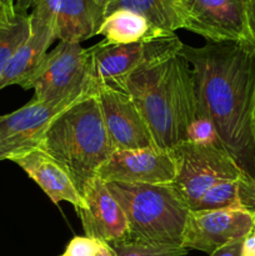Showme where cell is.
I'll list each match as a JSON object with an SVG mask.
<instances>
[{"mask_svg": "<svg viewBox=\"0 0 255 256\" xmlns=\"http://www.w3.org/2000/svg\"><path fill=\"white\" fill-rule=\"evenodd\" d=\"M198 112L214 126L222 149L244 174L255 178V52L249 42L182 44Z\"/></svg>", "mask_w": 255, "mask_h": 256, "instance_id": "obj_1", "label": "cell"}, {"mask_svg": "<svg viewBox=\"0 0 255 256\" xmlns=\"http://www.w3.org/2000/svg\"><path fill=\"white\" fill-rule=\"evenodd\" d=\"M180 49L145 62L122 89L134 100L156 148L168 152L186 142L198 114L192 68Z\"/></svg>", "mask_w": 255, "mask_h": 256, "instance_id": "obj_2", "label": "cell"}, {"mask_svg": "<svg viewBox=\"0 0 255 256\" xmlns=\"http://www.w3.org/2000/svg\"><path fill=\"white\" fill-rule=\"evenodd\" d=\"M95 92H86L62 110L39 145L64 168L80 194L115 152Z\"/></svg>", "mask_w": 255, "mask_h": 256, "instance_id": "obj_3", "label": "cell"}, {"mask_svg": "<svg viewBox=\"0 0 255 256\" xmlns=\"http://www.w3.org/2000/svg\"><path fill=\"white\" fill-rule=\"evenodd\" d=\"M124 212L128 240L154 246L182 248L189 206L170 184L106 182Z\"/></svg>", "mask_w": 255, "mask_h": 256, "instance_id": "obj_4", "label": "cell"}, {"mask_svg": "<svg viewBox=\"0 0 255 256\" xmlns=\"http://www.w3.org/2000/svg\"><path fill=\"white\" fill-rule=\"evenodd\" d=\"M170 152L175 162V178L170 185L190 210L196 209L210 189L244 175L220 146L185 142Z\"/></svg>", "mask_w": 255, "mask_h": 256, "instance_id": "obj_5", "label": "cell"}, {"mask_svg": "<svg viewBox=\"0 0 255 256\" xmlns=\"http://www.w3.org/2000/svg\"><path fill=\"white\" fill-rule=\"evenodd\" d=\"M29 89L40 102L78 98L96 89L90 72L89 50L79 42H59L32 78Z\"/></svg>", "mask_w": 255, "mask_h": 256, "instance_id": "obj_6", "label": "cell"}, {"mask_svg": "<svg viewBox=\"0 0 255 256\" xmlns=\"http://www.w3.org/2000/svg\"><path fill=\"white\" fill-rule=\"evenodd\" d=\"M249 0H178L182 29L208 42H250Z\"/></svg>", "mask_w": 255, "mask_h": 256, "instance_id": "obj_7", "label": "cell"}, {"mask_svg": "<svg viewBox=\"0 0 255 256\" xmlns=\"http://www.w3.org/2000/svg\"><path fill=\"white\" fill-rule=\"evenodd\" d=\"M182 42L178 35L149 42L105 45L102 42L89 48L90 72L96 86L124 89L130 75L142 65L170 50L180 49Z\"/></svg>", "mask_w": 255, "mask_h": 256, "instance_id": "obj_8", "label": "cell"}, {"mask_svg": "<svg viewBox=\"0 0 255 256\" xmlns=\"http://www.w3.org/2000/svg\"><path fill=\"white\" fill-rule=\"evenodd\" d=\"M82 95L52 102L32 99L20 109L0 116V162L39 148L55 118Z\"/></svg>", "mask_w": 255, "mask_h": 256, "instance_id": "obj_9", "label": "cell"}, {"mask_svg": "<svg viewBox=\"0 0 255 256\" xmlns=\"http://www.w3.org/2000/svg\"><path fill=\"white\" fill-rule=\"evenodd\" d=\"M252 226L254 216L240 210H190L182 246L212 255L229 242L249 236Z\"/></svg>", "mask_w": 255, "mask_h": 256, "instance_id": "obj_10", "label": "cell"}, {"mask_svg": "<svg viewBox=\"0 0 255 256\" xmlns=\"http://www.w3.org/2000/svg\"><path fill=\"white\" fill-rule=\"evenodd\" d=\"M32 9L55 39L79 44L98 35L105 18V2L100 0H32Z\"/></svg>", "mask_w": 255, "mask_h": 256, "instance_id": "obj_11", "label": "cell"}, {"mask_svg": "<svg viewBox=\"0 0 255 256\" xmlns=\"http://www.w3.org/2000/svg\"><path fill=\"white\" fill-rule=\"evenodd\" d=\"M95 95L115 150L156 148L149 126L126 92L112 86H96Z\"/></svg>", "mask_w": 255, "mask_h": 256, "instance_id": "obj_12", "label": "cell"}, {"mask_svg": "<svg viewBox=\"0 0 255 256\" xmlns=\"http://www.w3.org/2000/svg\"><path fill=\"white\" fill-rule=\"evenodd\" d=\"M96 178L105 182L172 184L175 162L172 152L159 148L115 150L100 168Z\"/></svg>", "mask_w": 255, "mask_h": 256, "instance_id": "obj_13", "label": "cell"}, {"mask_svg": "<svg viewBox=\"0 0 255 256\" xmlns=\"http://www.w3.org/2000/svg\"><path fill=\"white\" fill-rule=\"evenodd\" d=\"M82 202L76 212L86 236L104 244L128 240L126 218L106 182L99 178L92 179L82 190Z\"/></svg>", "mask_w": 255, "mask_h": 256, "instance_id": "obj_14", "label": "cell"}, {"mask_svg": "<svg viewBox=\"0 0 255 256\" xmlns=\"http://www.w3.org/2000/svg\"><path fill=\"white\" fill-rule=\"evenodd\" d=\"M9 160L22 168L54 204L68 202L75 210L79 209L82 202V194L64 168L46 152L36 148Z\"/></svg>", "mask_w": 255, "mask_h": 256, "instance_id": "obj_15", "label": "cell"}, {"mask_svg": "<svg viewBox=\"0 0 255 256\" xmlns=\"http://www.w3.org/2000/svg\"><path fill=\"white\" fill-rule=\"evenodd\" d=\"M55 36L45 22L30 14V34L12 55L0 82V90L9 85H19L29 90L32 78L42 66Z\"/></svg>", "mask_w": 255, "mask_h": 256, "instance_id": "obj_16", "label": "cell"}, {"mask_svg": "<svg viewBox=\"0 0 255 256\" xmlns=\"http://www.w3.org/2000/svg\"><path fill=\"white\" fill-rule=\"evenodd\" d=\"M98 35H102L105 45L149 42L169 38L168 32L154 26L146 18L126 9H118L104 18Z\"/></svg>", "mask_w": 255, "mask_h": 256, "instance_id": "obj_17", "label": "cell"}, {"mask_svg": "<svg viewBox=\"0 0 255 256\" xmlns=\"http://www.w3.org/2000/svg\"><path fill=\"white\" fill-rule=\"evenodd\" d=\"M240 210L255 216V178L244 174L210 189L195 210Z\"/></svg>", "mask_w": 255, "mask_h": 256, "instance_id": "obj_18", "label": "cell"}, {"mask_svg": "<svg viewBox=\"0 0 255 256\" xmlns=\"http://www.w3.org/2000/svg\"><path fill=\"white\" fill-rule=\"evenodd\" d=\"M118 9H126L146 18L154 26L169 35L182 29L178 0H106L105 16Z\"/></svg>", "mask_w": 255, "mask_h": 256, "instance_id": "obj_19", "label": "cell"}, {"mask_svg": "<svg viewBox=\"0 0 255 256\" xmlns=\"http://www.w3.org/2000/svg\"><path fill=\"white\" fill-rule=\"evenodd\" d=\"M30 34V14H16L10 22H0V82L20 45Z\"/></svg>", "mask_w": 255, "mask_h": 256, "instance_id": "obj_20", "label": "cell"}, {"mask_svg": "<svg viewBox=\"0 0 255 256\" xmlns=\"http://www.w3.org/2000/svg\"><path fill=\"white\" fill-rule=\"evenodd\" d=\"M108 245L112 248L114 256H184L189 252L184 248L154 246L130 240Z\"/></svg>", "mask_w": 255, "mask_h": 256, "instance_id": "obj_21", "label": "cell"}, {"mask_svg": "<svg viewBox=\"0 0 255 256\" xmlns=\"http://www.w3.org/2000/svg\"><path fill=\"white\" fill-rule=\"evenodd\" d=\"M186 142L202 145H215V146L222 148L212 124L200 112H198L196 118L190 125Z\"/></svg>", "mask_w": 255, "mask_h": 256, "instance_id": "obj_22", "label": "cell"}, {"mask_svg": "<svg viewBox=\"0 0 255 256\" xmlns=\"http://www.w3.org/2000/svg\"><path fill=\"white\" fill-rule=\"evenodd\" d=\"M102 242L96 239L86 236H75L68 244L64 256H95L100 249Z\"/></svg>", "mask_w": 255, "mask_h": 256, "instance_id": "obj_23", "label": "cell"}, {"mask_svg": "<svg viewBox=\"0 0 255 256\" xmlns=\"http://www.w3.org/2000/svg\"><path fill=\"white\" fill-rule=\"evenodd\" d=\"M242 242H244V239L235 240L216 249L210 256H242Z\"/></svg>", "mask_w": 255, "mask_h": 256, "instance_id": "obj_24", "label": "cell"}, {"mask_svg": "<svg viewBox=\"0 0 255 256\" xmlns=\"http://www.w3.org/2000/svg\"><path fill=\"white\" fill-rule=\"evenodd\" d=\"M14 0H0V22H10L15 19Z\"/></svg>", "mask_w": 255, "mask_h": 256, "instance_id": "obj_25", "label": "cell"}, {"mask_svg": "<svg viewBox=\"0 0 255 256\" xmlns=\"http://www.w3.org/2000/svg\"><path fill=\"white\" fill-rule=\"evenodd\" d=\"M248 22H249L250 42L255 52V0L248 2Z\"/></svg>", "mask_w": 255, "mask_h": 256, "instance_id": "obj_26", "label": "cell"}, {"mask_svg": "<svg viewBox=\"0 0 255 256\" xmlns=\"http://www.w3.org/2000/svg\"><path fill=\"white\" fill-rule=\"evenodd\" d=\"M242 256H255V235L250 234L244 239Z\"/></svg>", "mask_w": 255, "mask_h": 256, "instance_id": "obj_27", "label": "cell"}, {"mask_svg": "<svg viewBox=\"0 0 255 256\" xmlns=\"http://www.w3.org/2000/svg\"><path fill=\"white\" fill-rule=\"evenodd\" d=\"M14 5L18 14H28V9L32 6V0H14Z\"/></svg>", "mask_w": 255, "mask_h": 256, "instance_id": "obj_28", "label": "cell"}, {"mask_svg": "<svg viewBox=\"0 0 255 256\" xmlns=\"http://www.w3.org/2000/svg\"><path fill=\"white\" fill-rule=\"evenodd\" d=\"M95 256H114V254H112V250L109 245L102 242L99 252H98V254Z\"/></svg>", "mask_w": 255, "mask_h": 256, "instance_id": "obj_29", "label": "cell"}, {"mask_svg": "<svg viewBox=\"0 0 255 256\" xmlns=\"http://www.w3.org/2000/svg\"><path fill=\"white\" fill-rule=\"evenodd\" d=\"M252 122H254V134H255V105H254V114H252Z\"/></svg>", "mask_w": 255, "mask_h": 256, "instance_id": "obj_30", "label": "cell"}, {"mask_svg": "<svg viewBox=\"0 0 255 256\" xmlns=\"http://www.w3.org/2000/svg\"><path fill=\"white\" fill-rule=\"evenodd\" d=\"M252 235H255V216H254V226H252Z\"/></svg>", "mask_w": 255, "mask_h": 256, "instance_id": "obj_31", "label": "cell"}, {"mask_svg": "<svg viewBox=\"0 0 255 256\" xmlns=\"http://www.w3.org/2000/svg\"><path fill=\"white\" fill-rule=\"evenodd\" d=\"M100 2H106V0H100Z\"/></svg>", "mask_w": 255, "mask_h": 256, "instance_id": "obj_32", "label": "cell"}, {"mask_svg": "<svg viewBox=\"0 0 255 256\" xmlns=\"http://www.w3.org/2000/svg\"><path fill=\"white\" fill-rule=\"evenodd\" d=\"M60 256H64V255H60Z\"/></svg>", "mask_w": 255, "mask_h": 256, "instance_id": "obj_33", "label": "cell"}]
</instances>
